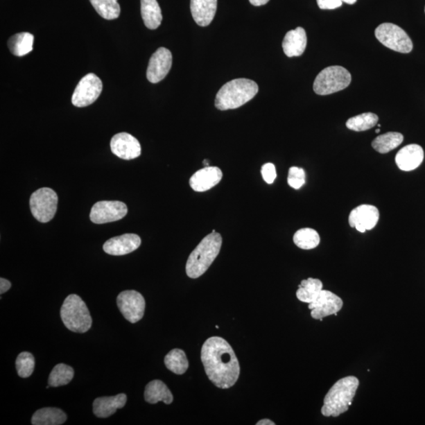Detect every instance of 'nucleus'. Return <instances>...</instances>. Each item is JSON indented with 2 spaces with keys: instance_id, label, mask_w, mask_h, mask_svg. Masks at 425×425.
<instances>
[{
  "instance_id": "nucleus-1",
  "label": "nucleus",
  "mask_w": 425,
  "mask_h": 425,
  "mask_svg": "<svg viewBox=\"0 0 425 425\" xmlns=\"http://www.w3.org/2000/svg\"><path fill=\"white\" fill-rule=\"evenodd\" d=\"M201 360L209 380L215 386L221 389L234 386L241 374L240 363L234 349L223 338H209L202 345Z\"/></svg>"
},
{
  "instance_id": "nucleus-2",
  "label": "nucleus",
  "mask_w": 425,
  "mask_h": 425,
  "mask_svg": "<svg viewBox=\"0 0 425 425\" xmlns=\"http://www.w3.org/2000/svg\"><path fill=\"white\" fill-rule=\"evenodd\" d=\"M223 245V237L218 232H211L199 243L189 255L186 263V273L192 279L199 278L207 271L216 259Z\"/></svg>"
},
{
  "instance_id": "nucleus-3",
  "label": "nucleus",
  "mask_w": 425,
  "mask_h": 425,
  "mask_svg": "<svg viewBox=\"0 0 425 425\" xmlns=\"http://www.w3.org/2000/svg\"><path fill=\"white\" fill-rule=\"evenodd\" d=\"M359 386L355 376L343 377L331 388L324 399L322 413L324 417H339L349 410Z\"/></svg>"
},
{
  "instance_id": "nucleus-4",
  "label": "nucleus",
  "mask_w": 425,
  "mask_h": 425,
  "mask_svg": "<svg viewBox=\"0 0 425 425\" xmlns=\"http://www.w3.org/2000/svg\"><path fill=\"white\" fill-rule=\"evenodd\" d=\"M259 86L254 80L234 79L226 83L218 91L215 107L220 110H234L243 106L257 95Z\"/></svg>"
},
{
  "instance_id": "nucleus-5",
  "label": "nucleus",
  "mask_w": 425,
  "mask_h": 425,
  "mask_svg": "<svg viewBox=\"0 0 425 425\" xmlns=\"http://www.w3.org/2000/svg\"><path fill=\"white\" fill-rule=\"evenodd\" d=\"M61 318L66 327L73 333H85L92 324V319L85 302L77 295H69L61 308Z\"/></svg>"
},
{
  "instance_id": "nucleus-6",
  "label": "nucleus",
  "mask_w": 425,
  "mask_h": 425,
  "mask_svg": "<svg viewBox=\"0 0 425 425\" xmlns=\"http://www.w3.org/2000/svg\"><path fill=\"white\" fill-rule=\"evenodd\" d=\"M352 83V75L340 66L325 68L317 76L313 91L320 96H327L347 88Z\"/></svg>"
},
{
  "instance_id": "nucleus-7",
  "label": "nucleus",
  "mask_w": 425,
  "mask_h": 425,
  "mask_svg": "<svg viewBox=\"0 0 425 425\" xmlns=\"http://www.w3.org/2000/svg\"><path fill=\"white\" fill-rule=\"evenodd\" d=\"M375 36L387 48L400 53H410L413 50L412 40L408 35L392 23H383L378 26Z\"/></svg>"
},
{
  "instance_id": "nucleus-8",
  "label": "nucleus",
  "mask_w": 425,
  "mask_h": 425,
  "mask_svg": "<svg viewBox=\"0 0 425 425\" xmlns=\"http://www.w3.org/2000/svg\"><path fill=\"white\" fill-rule=\"evenodd\" d=\"M58 196L54 190L42 188L33 192L31 197L33 216L40 223H46L55 217L57 211Z\"/></svg>"
},
{
  "instance_id": "nucleus-9",
  "label": "nucleus",
  "mask_w": 425,
  "mask_h": 425,
  "mask_svg": "<svg viewBox=\"0 0 425 425\" xmlns=\"http://www.w3.org/2000/svg\"><path fill=\"white\" fill-rule=\"evenodd\" d=\"M102 90V80L94 73L87 74L76 87L72 103L77 107H88L97 101Z\"/></svg>"
},
{
  "instance_id": "nucleus-10",
  "label": "nucleus",
  "mask_w": 425,
  "mask_h": 425,
  "mask_svg": "<svg viewBox=\"0 0 425 425\" xmlns=\"http://www.w3.org/2000/svg\"><path fill=\"white\" fill-rule=\"evenodd\" d=\"M117 304L122 315L130 323H137L143 318L146 304L144 296L137 290H128L121 293Z\"/></svg>"
},
{
  "instance_id": "nucleus-11",
  "label": "nucleus",
  "mask_w": 425,
  "mask_h": 425,
  "mask_svg": "<svg viewBox=\"0 0 425 425\" xmlns=\"http://www.w3.org/2000/svg\"><path fill=\"white\" fill-rule=\"evenodd\" d=\"M127 206L120 201H101L92 207L90 220L95 224L114 223L125 217Z\"/></svg>"
},
{
  "instance_id": "nucleus-12",
  "label": "nucleus",
  "mask_w": 425,
  "mask_h": 425,
  "mask_svg": "<svg viewBox=\"0 0 425 425\" xmlns=\"http://www.w3.org/2000/svg\"><path fill=\"white\" fill-rule=\"evenodd\" d=\"M343 302L339 296L330 290H322L318 295L315 300L309 304V309L311 310V317L313 319L322 320L330 315H337V313L341 311Z\"/></svg>"
},
{
  "instance_id": "nucleus-13",
  "label": "nucleus",
  "mask_w": 425,
  "mask_h": 425,
  "mask_svg": "<svg viewBox=\"0 0 425 425\" xmlns=\"http://www.w3.org/2000/svg\"><path fill=\"white\" fill-rule=\"evenodd\" d=\"M173 56L170 50L159 48L150 57L147 78L150 83L156 84L164 79L172 67Z\"/></svg>"
},
{
  "instance_id": "nucleus-14",
  "label": "nucleus",
  "mask_w": 425,
  "mask_h": 425,
  "mask_svg": "<svg viewBox=\"0 0 425 425\" xmlns=\"http://www.w3.org/2000/svg\"><path fill=\"white\" fill-rule=\"evenodd\" d=\"M112 153L124 160H132L141 155V144L127 132L116 134L110 141Z\"/></svg>"
},
{
  "instance_id": "nucleus-15",
  "label": "nucleus",
  "mask_w": 425,
  "mask_h": 425,
  "mask_svg": "<svg viewBox=\"0 0 425 425\" xmlns=\"http://www.w3.org/2000/svg\"><path fill=\"white\" fill-rule=\"evenodd\" d=\"M379 209L372 205H360L349 215V225L360 232L371 230L379 220Z\"/></svg>"
},
{
  "instance_id": "nucleus-16",
  "label": "nucleus",
  "mask_w": 425,
  "mask_h": 425,
  "mask_svg": "<svg viewBox=\"0 0 425 425\" xmlns=\"http://www.w3.org/2000/svg\"><path fill=\"white\" fill-rule=\"evenodd\" d=\"M141 244V237L137 234H127L110 238L103 244V250L110 255H125L138 249Z\"/></svg>"
},
{
  "instance_id": "nucleus-17",
  "label": "nucleus",
  "mask_w": 425,
  "mask_h": 425,
  "mask_svg": "<svg viewBox=\"0 0 425 425\" xmlns=\"http://www.w3.org/2000/svg\"><path fill=\"white\" fill-rule=\"evenodd\" d=\"M223 177V171L218 167L207 166L194 173L190 178L189 184L195 191H207L218 184Z\"/></svg>"
},
{
  "instance_id": "nucleus-18",
  "label": "nucleus",
  "mask_w": 425,
  "mask_h": 425,
  "mask_svg": "<svg viewBox=\"0 0 425 425\" xmlns=\"http://www.w3.org/2000/svg\"><path fill=\"white\" fill-rule=\"evenodd\" d=\"M424 160V150L417 144L401 148L395 156V162L401 171H412L420 166Z\"/></svg>"
},
{
  "instance_id": "nucleus-19",
  "label": "nucleus",
  "mask_w": 425,
  "mask_h": 425,
  "mask_svg": "<svg viewBox=\"0 0 425 425\" xmlns=\"http://www.w3.org/2000/svg\"><path fill=\"white\" fill-rule=\"evenodd\" d=\"M218 0H191V12L200 26L211 24L216 14Z\"/></svg>"
},
{
  "instance_id": "nucleus-20",
  "label": "nucleus",
  "mask_w": 425,
  "mask_h": 425,
  "mask_svg": "<svg viewBox=\"0 0 425 425\" xmlns=\"http://www.w3.org/2000/svg\"><path fill=\"white\" fill-rule=\"evenodd\" d=\"M307 44V37L304 28L298 27L285 35L283 50L288 57H297L304 54Z\"/></svg>"
},
{
  "instance_id": "nucleus-21",
  "label": "nucleus",
  "mask_w": 425,
  "mask_h": 425,
  "mask_svg": "<svg viewBox=\"0 0 425 425\" xmlns=\"http://www.w3.org/2000/svg\"><path fill=\"white\" fill-rule=\"evenodd\" d=\"M126 401L125 394L98 398L93 403V413L97 417L106 418L113 415L119 409L123 408Z\"/></svg>"
},
{
  "instance_id": "nucleus-22",
  "label": "nucleus",
  "mask_w": 425,
  "mask_h": 425,
  "mask_svg": "<svg viewBox=\"0 0 425 425\" xmlns=\"http://www.w3.org/2000/svg\"><path fill=\"white\" fill-rule=\"evenodd\" d=\"M144 399L150 404L163 401L166 405H170L173 403V396L164 383L155 380L150 382L145 388Z\"/></svg>"
},
{
  "instance_id": "nucleus-23",
  "label": "nucleus",
  "mask_w": 425,
  "mask_h": 425,
  "mask_svg": "<svg viewBox=\"0 0 425 425\" xmlns=\"http://www.w3.org/2000/svg\"><path fill=\"white\" fill-rule=\"evenodd\" d=\"M141 15L149 30L158 28L162 21V10L157 0H141Z\"/></svg>"
},
{
  "instance_id": "nucleus-24",
  "label": "nucleus",
  "mask_w": 425,
  "mask_h": 425,
  "mask_svg": "<svg viewBox=\"0 0 425 425\" xmlns=\"http://www.w3.org/2000/svg\"><path fill=\"white\" fill-rule=\"evenodd\" d=\"M67 416L58 408H43L35 412L32 417L33 425H60L66 422Z\"/></svg>"
},
{
  "instance_id": "nucleus-25",
  "label": "nucleus",
  "mask_w": 425,
  "mask_h": 425,
  "mask_svg": "<svg viewBox=\"0 0 425 425\" xmlns=\"http://www.w3.org/2000/svg\"><path fill=\"white\" fill-rule=\"evenodd\" d=\"M34 37L28 33L14 35L8 40V45L11 53L15 56H24L33 49Z\"/></svg>"
},
{
  "instance_id": "nucleus-26",
  "label": "nucleus",
  "mask_w": 425,
  "mask_h": 425,
  "mask_svg": "<svg viewBox=\"0 0 425 425\" xmlns=\"http://www.w3.org/2000/svg\"><path fill=\"white\" fill-rule=\"evenodd\" d=\"M322 288L323 284L319 279L308 278L302 281L299 285L296 296L300 301L310 304L315 300Z\"/></svg>"
},
{
  "instance_id": "nucleus-27",
  "label": "nucleus",
  "mask_w": 425,
  "mask_h": 425,
  "mask_svg": "<svg viewBox=\"0 0 425 425\" xmlns=\"http://www.w3.org/2000/svg\"><path fill=\"white\" fill-rule=\"evenodd\" d=\"M403 134L396 132H390L377 137L372 143V148L377 153L387 154L404 142Z\"/></svg>"
},
{
  "instance_id": "nucleus-28",
  "label": "nucleus",
  "mask_w": 425,
  "mask_h": 425,
  "mask_svg": "<svg viewBox=\"0 0 425 425\" xmlns=\"http://www.w3.org/2000/svg\"><path fill=\"white\" fill-rule=\"evenodd\" d=\"M165 365L173 374L182 375L189 369V361L184 351L173 349L165 357Z\"/></svg>"
},
{
  "instance_id": "nucleus-29",
  "label": "nucleus",
  "mask_w": 425,
  "mask_h": 425,
  "mask_svg": "<svg viewBox=\"0 0 425 425\" xmlns=\"http://www.w3.org/2000/svg\"><path fill=\"white\" fill-rule=\"evenodd\" d=\"M293 241L297 247L302 250H311L319 245L321 238L316 230L305 228L295 232Z\"/></svg>"
},
{
  "instance_id": "nucleus-30",
  "label": "nucleus",
  "mask_w": 425,
  "mask_h": 425,
  "mask_svg": "<svg viewBox=\"0 0 425 425\" xmlns=\"http://www.w3.org/2000/svg\"><path fill=\"white\" fill-rule=\"evenodd\" d=\"M90 2L104 19L114 20L120 15L121 8L118 0H90Z\"/></svg>"
},
{
  "instance_id": "nucleus-31",
  "label": "nucleus",
  "mask_w": 425,
  "mask_h": 425,
  "mask_svg": "<svg viewBox=\"0 0 425 425\" xmlns=\"http://www.w3.org/2000/svg\"><path fill=\"white\" fill-rule=\"evenodd\" d=\"M74 371L72 367L65 364L55 365L51 372L49 384L51 387H60L67 385L73 380Z\"/></svg>"
},
{
  "instance_id": "nucleus-32",
  "label": "nucleus",
  "mask_w": 425,
  "mask_h": 425,
  "mask_svg": "<svg viewBox=\"0 0 425 425\" xmlns=\"http://www.w3.org/2000/svg\"><path fill=\"white\" fill-rule=\"evenodd\" d=\"M378 116L374 113H364L348 119L346 123L349 130L363 132L372 129L377 125Z\"/></svg>"
},
{
  "instance_id": "nucleus-33",
  "label": "nucleus",
  "mask_w": 425,
  "mask_h": 425,
  "mask_svg": "<svg viewBox=\"0 0 425 425\" xmlns=\"http://www.w3.org/2000/svg\"><path fill=\"white\" fill-rule=\"evenodd\" d=\"M17 374L21 378L30 377L35 369V358L31 353L22 352L16 359Z\"/></svg>"
},
{
  "instance_id": "nucleus-34",
  "label": "nucleus",
  "mask_w": 425,
  "mask_h": 425,
  "mask_svg": "<svg viewBox=\"0 0 425 425\" xmlns=\"http://www.w3.org/2000/svg\"><path fill=\"white\" fill-rule=\"evenodd\" d=\"M288 183L294 189H300L306 183V173L304 168L293 166L289 168Z\"/></svg>"
},
{
  "instance_id": "nucleus-35",
  "label": "nucleus",
  "mask_w": 425,
  "mask_h": 425,
  "mask_svg": "<svg viewBox=\"0 0 425 425\" xmlns=\"http://www.w3.org/2000/svg\"><path fill=\"white\" fill-rule=\"evenodd\" d=\"M261 175L267 184H272L277 178L276 167L272 163H266L261 167Z\"/></svg>"
},
{
  "instance_id": "nucleus-36",
  "label": "nucleus",
  "mask_w": 425,
  "mask_h": 425,
  "mask_svg": "<svg viewBox=\"0 0 425 425\" xmlns=\"http://www.w3.org/2000/svg\"><path fill=\"white\" fill-rule=\"evenodd\" d=\"M318 7L322 10H333L341 7V0H317Z\"/></svg>"
},
{
  "instance_id": "nucleus-37",
  "label": "nucleus",
  "mask_w": 425,
  "mask_h": 425,
  "mask_svg": "<svg viewBox=\"0 0 425 425\" xmlns=\"http://www.w3.org/2000/svg\"><path fill=\"white\" fill-rule=\"evenodd\" d=\"M11 287V283L7 279L0 278V293L1 295L7 293Z\"/></svg>"
},
{
  "instance_id": "nucleus-38",
  "label": "nucleus",
  "mask_w": 425,
  "mask_h": 425,
  "mask_svg": "<svg viewBox=\"0 0 425 425\" xmlns=\"http://www.w3.org/2000/svg\"><path fill=\"white\" fill-rule=\"evenodd\" d=\"M250 3L256 7H259V6H263L266 4L270 0H249Z\"/></svg>"
},
{
  "instance_id": "nucleus-39",
  "label": "nucleus",
  "mask_w": 425,
  "mask_h": 425,
  "mask_svg": "<svg viewBox=\"0 0 425 425\" xmlns=\"http://www.w3.org/2000/svg\"><path fill=\"white\" fill-rule=\"evenodd\" d=\"M275 423L269 420V419H263L257 423V425H275Z\"/></svg>"
},
{
  "instance_id": "nucleus-40",
  "label": "nucleus",
  "mask_w": 425,
  "mask_h": 425,
  "mask_svg": "<svg viewBox=\"0 0 425 425\" xmlns=\"http://www.w3.org/2000/svg\"><path fill=\"white\" fill-rule=\"evenodd\" d=\"M341 1L348 4H354L356 3L357 0H341Z\"/></svg>"
},
{
  "instance_id": "nucleus-41",
  "label": "nucleus",
  "mask_w": 425,
  "mask_h": 425,
  "mask_svg": "<svg viewBox=\"0 0 425 425\" xmlns=\"http://www.w3.org/2000/svg\"><path fill=\"white\" fill-rule=\"evenodd\" d=\"M209 160L205 159V161H203V165H205V167L209 166Z\"/></svg>"
},
{
  "instance_id": "nucleus-42",
  "label": "nucleus",
  "mask_w": 425,
  "mask_h": 425,
  "mask_svg": "<svg viewBox=\"0 0 425 425\" xmlns=\"http://www.w3.org/2000/svg\"><path fill=\"white\" fill-rule=\"evenodd\" d=\"M380 131H381V130H380V129H378V130H376V133H379V132H380Z\"/></svg>"
}]
</instances>
